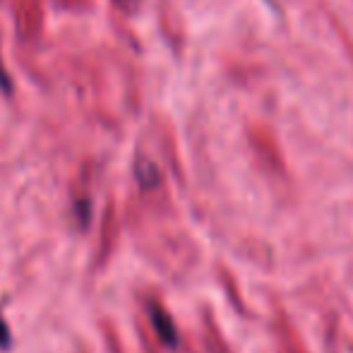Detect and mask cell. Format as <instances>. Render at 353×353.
Here are the masks:
<instances>
[{
  "mask_svg": "<svg viewBox=\"0 0 353 353\" xmlns=\"http://www.w3.org/2000/svg\"><path fill=\"white\" fill-rule=\"evenodd\" d=\"M154 325H157V332L161 334L163 341H168V344H176V330H173L171 320H168L163 312L154 310Z\"/></svg>",
  "mask_w": 353,
  "mask_h": 353,
  "instance_id": "6da1fadb",
  "label": "cell"
},
{
  "mask_svg": "<svg viewBox=\"0 0 353 353\" xmlns=\"http://www.w3.org/2000/svg\"><path fill=\"white\" fill-rule=\"evenodd\" d=\"M8 344H10V330L5 325L3 315H0V346H8Z\"/></svg>",
  "mask_w": 353,
  "mask_h": 353,
  "instance_id": "7a4b0ae2",
  "label": "cell"
},
{
  "mask_svg": "<svg viewBox=\"0 0 353 353\" xmlns=\"http://www.w3.org/2000/svg\"><path fill=\"white\" fill-rule=\"evenodd\" d=\"M0 87L10 89V79H8V72H5V68L0 65Z\"/></svg>",
  "mask_w": 353,
  "mask_h": 353,
  "instance_id": "3957f363",
  "label": "cell"
}]
</instances>
